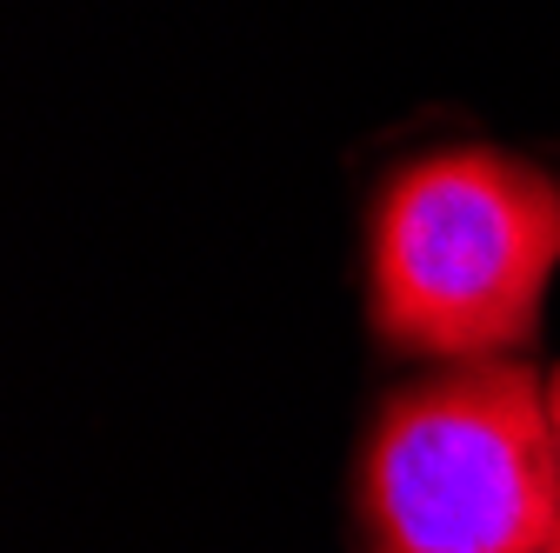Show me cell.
<instances>
[{
	"mask_svg": "<svg viewBox=\"0 0 560 553\" xmlns=\"http://www.w3.org/2000/svg\"><path fill=\"white\" fill-rule=\"evenodd\" d=\"M560 273V180L501 148L407 161L368 221V320L381 348L447 367L521 361Z\"/></svg>",
	"mask_w": 560,
	"mask_h": 553,
	"instance_id": "cell-1",
	"label": "cell"
},
{
	"mask_svg": "<svg viewBox=\"0 0 560 553\" xmlns=\"http://www.w3.org/2000/svg\"><path fill=\"white\" fill-rule=\"evenodd\" d=\"M374 553H553L560 434L527 361H474L387 393L361 447Z\"/></svg>",
	"mask_w": 560,
	"mask_h": 553,
	"instance_id": "cell-2",
	"label": "cell"
},
{
	"mask_svg": "<svg viewBox=\"0 0 560 553\" xmlns=\"http://www.w3.org/2000/svg\"><path fill=\"white\" fill-rule=\"evenodd\" d=\"M547 400H553V434H560V367H553V380H547ZM553 553H560V527H553Z\"/></svg>",
	"mask_w": 560,
	"mask_h": 553,
	"instance_id": "cell-3",
	"label": "cell"
}]
</instances>
